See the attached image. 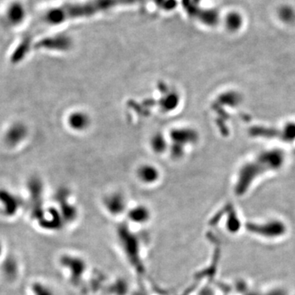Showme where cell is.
Instances as JSON below:
<instances>
[{
	"mask_svg": "<svg viewBox=\"0 0 295 295\" xmlns=\"http://www.w3.org/2000/svg\"><path fill=\"white\" fill-rule=\"evenodd\" d=\"M144 0H82L68 2L51 7L45 12L44 20L50 26H59L68 21L105 14L122 7H133Z\"/></svg>",
	"mask_w": 295,
	"mask_h": 295,
	"instance_id": "1",
	"label": "cell"
},
{
	"mask_svg": "<svg viewBox=\"0 0 295 295\" xmlns=\"http://www.w3.org/2000/svg\"><path fill=\"white\" fill-rule=\"evenodd\" d=\"M27 10L26 5L21 0H12L3 10V19L12 27L20 26L26 21Z\"/></svg>",
	"mask_w": 295,
	"mask_h": 295,
	"instance_id": "2",
	"label": "cell"
},
{
	"mask_svg": "<svg viewBox=\"0 0 295 295\" xmlns=\"http://www.w3.org/2000/svg\"><path fill=\"white\" fill-rule=\"evenodd\" d=\"M73 41L68 35L64 34L51 35L39 40L35 44V48L40 49H46L50 51H68L72 48Z\"/></svg>",
	"mask_w": 295,
	"mask_h": 295,
	"instance_id": "3",
	"label": "cell"
},
{
	"mask_svg": "<svg viewBox=\"0 0 295 295\" xmlns=\"http://www.w3.org/2000/svg\"><path fill=\"white\" fill-rule=\"evenodd\" d=\"M28 190L31 197V212L32 217L40 220L44 216V211L42 209L43 185L40 179L32 177L28 182Z\"/></svg>",
	"mask_w": 295,
	"mask_h": 295,
	"instance_id": "4",
	"label": "cell"
},
{
	"mask_svg": "<svg viewBox=\"0 0 295 295\" xmlns=\"http://www.w3.org/2000/svg\"><path fill=\"white\" fill-rule=\"evenodd\" d=\"M28 129L22 122H15L6 131L4 141L9 147H16L26 140Z\"/></svg>",
	"mask_w": 295,
	"mask_h": 295,
	"instance_id": "5",
	"label": "cell"
},
{
	"mask_svg": "<svg viewBox=\"0 0 295 295\" xmlns=\"http://www.w3.org/2000/svg\"><path fill=\"white\" fill-rule=\"evenodd\" d=\"M0 204L2 205V213L4 215L12 217L17 213L22 203L19 197L8 190L0 188Z\"/></svg>",
	"mask_w": 295,
	"mask_h": 295,
	"instance_id": "6",
	"label": "cell"
},
{
	"mask_svg": "<svg viewBox=\"0 0 295 295\" xmlns=\"http://www.w3.org/2000/svg\"><path fill=\"white\" fill-rule=\"evenodd\" d=\"M90 117L87 113L78 111L71 113L68 117V126L75 131H82L86 130L90 125Z\"/></svg>",
	"mask_w": 295,
	"mask_h": 295,
	"instance_id": "7",
	"label": "cell"
},
{
	"mask_svg": "<svg viewBox=\"0 0 295 295\" xmlns=\"http://www.w3.org/2000/svg\"><path fill=\"white\" fill-rule=\"evenodd\" d=\"M171 139L173 140L174 146L182 148L186 144L191 143L196 140L195 131L190 129H177L171 133Z\"/></svg>",
	"mask_w": 295,
	"mask_h": 295,
	"instance_id": "8",
	"label": "cell"
},
{
	"mask_svg": "<svg viewBox=\"0 0 295 295\" xmlns=\"http://www.w3.org/2000/svg\"><path fill=\"white\" fill-rule=\"evenodd\" d=\"M105 206L110 213L119 214L124 211L126 206L125 198L120 194H112L106 198Z\"/></svg>",
	"mask_w": 295,
	"mask_h": 295,
	"instance_id": "9",
	"label": "cell"
},
{
	"mask_svg": "<svg viewBox=\"0 0 295 295\" xmlns=\"http://www.w3.org/2000/svg\"><path fill=\"white\" fill-rule=\"evenodd\" d=\"M138 177L141 181L149 184L157 181L159 177V171L152 165H143L138 170Z\"/></svg>",
	"mask_w": 295,
	"mask_h": 295,
	"instance_id": "10",
	"label": "cell"
},
{
	"mask_svg": "<svg viewBox=\"0 0 295 295\" xmlns=\"http://www.w3.org/2000/svg\"><path fill=\"white\" fill-rule=\"evenodd\" d=\"M31 46V41L29 39H25L16 48L14 53L11 57V61L14 64H17L19 62L22 61L24 58L28 54L29 49Z\"/></svg>",
	"mask_w": 295,
	"mask_h": 295,
	"instance_id": "11",
	"label": "cell"
},
{
	"mask_svg": "<svg viewBox=\"0 0 295 295\" xmlns=\"http://www.w3.org/2000/svg\"><path fill=\"white\" fill-rule=\"evenodd\" d=\"M2 271L7 278L13 279L16 277L18 272V267L17 262L13 258H8L3 262Z\"/></svg>",
	"mask_w": 295,
	"mask_h": 295,
	"instance_id": "12",
	"label": "cell"
},
{
	"mask_svg": "<svg viewBox=\"0 0 295 295\" xmlns=\"http://www.w3.org/2000/svg\"><path fill=\"white\" fill-rule=\"evenodd\" d=\"M131 221L137 222H144L148 219V211L146 207H136L130 212Z\"/></svg>",
	"mask_w": 295,
	"mask_h": 295,
	"instance_id": "13",
	"label": "cell"
},
{
	"mask_svg": "<svg viewBox=\"0 0 295 295\" xmlns=\"http://www.w3.org/2000/svg\"><path fill=\"white\" fill-rule=\"evenodd\" d=\"M151 146L156 152H163V150L166 149L167 147L166 140L160 134H157L156 136L152 137Z\"/></svg>",
	"mask_w": 295,
	"mask_h": 295,
	"instance_id": "14",
	"label": "cell"
},
{
	"mask_svg": "<svg viewBox=\"0 0 295 295\" xmlns=\"http://www.w3.org/2000/svg\"><path fill=\"white\" fill-rule=\"evenodd\" d=\"M178 103L179 97L176 94H171L164 99L162 107L166 110H172L176 108V106L178 105Z\"/></svg>",
	"mask_w": 295,
	"mask_h": 295,
	"instance_id": "15",
	"label": "cell"
},
{
	"mask_svg": "<svg viewBox=\"0 0 295 295\" xmlns=\"http://www.w3.org/2000/svg\"><path fill=\"white\" fill-rule=\"evenodd\" d=\"M31 291L34 295H54L53 291L49 287L41 283L34 284Z\"/></svg>",
	"mask_w": 295,
	"mask_h": 295,
	"instance_id": "16",
	"label": "cell"
},
{
	"mask_svg": "<svg viewBox=\"0 0 295 295\" xmlns=\"http://www.w3.org/2000/svg\"><path fill=\"white\" fill-rule=\"evenodd\" d=\"M2 244L1 242H0V256L2 255Z\"/></svg>",
	"mask_w": 295,
	"mask_h": 295,
	"instance_id": "17",
	"label": "cell"
}]
</instances>
